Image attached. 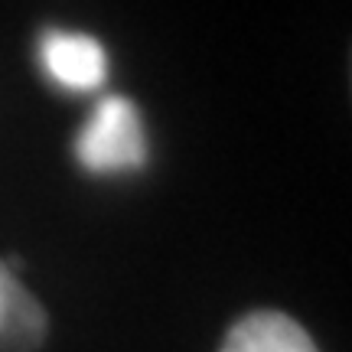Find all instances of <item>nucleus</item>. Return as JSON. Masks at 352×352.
Wrapping results in <instances>:
<instances>
[{
    "label": "nucleus",
    "instance_id": "nucleus-1",
    "mask_svg": "<svg viewBox=\"0 0 352 352\" xmlns=\"http://www.w3.org/2000/svg\"><path fill=\"white\" fill-rule=\"evenodd\" d=\"M76 157L88 173H127L147 160V138L138 104L124 95H104L76 138Z\"/></svg>",
    "mask_w": 352,
    "mask_h": 352
},
{
    "label": "nucleus",
    "instance_id": "nucleus-2",
    "mask_svg": "<svg viewBox=\"0 0 352 352\" xmlns=\"http://www.w3.org/2000/svg\"><path fill=\"white\" fill-rule=\"evenodd\" d=\"M39 59L46 76L69 91H95L108 78V52L88 33L46 30L39 43Z\"/></svg>",
    "mask_w": 352,
    "mask_h": 352
},
{
    "label": "nucleus",
    "instance_id": "nucleus-3",
    "mask_svg": "<svg viewBox=\"0 0 352 352\" xmlns=\"http://www.w3.org/2000/svg\"><path fill=\"white\" fill-rule=\"evenodd\" d=\"M219 352H316L310 333L280 310H254L228 329Z\"/></svg>",
    "mask_w": 352,
    "mask_h": 352
},
{
    "label": "nucleus",
    "instance_id": "nucleus-4",
    "mask_svg": "<svg viewBox=\"0 0 352 352\" xmlns=\"http://www.w3.org/2000/svg\"><path fill=\"white\" fill-rule=\"evenodd\" d=\"M46 336L39 300L0 261V352H33Z\"/></svg>",
    "mask_w": 352,
    "mask_h": 352
}]
</instances>
